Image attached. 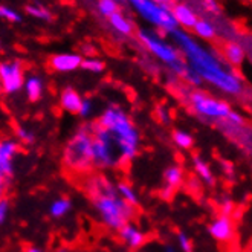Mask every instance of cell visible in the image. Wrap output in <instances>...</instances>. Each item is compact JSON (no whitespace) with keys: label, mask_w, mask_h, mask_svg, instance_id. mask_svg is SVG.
Masks as SVG:
<instances>
[{"label":"cell","mask_w":252,"mask_h":252,"mask_svg":"<svg viewBox=\"0 0 252 252\" xmlns=\"http://www.w3.org/2000/svg\"><path fill=\"white\" fill-rule=\"evenodd\" d=\"M171 37L185 55L187 64L197 73L202 81H208L221 92L234 96L243 92V80L234 70H229L211 51L200 46L188 32L176 29L171 32Z\"/></svg>","instance_id":"obj_1"},{"label":"cell","mask_w":252,"mask_h":252,"mask_svg":"<svg viewBox=\"0 0 252 252\" xmlns=\"http://www.w3.org/2000/svg\"><path fill=\"white\" fill-rule=\"evenodd\" d=\"M87 191L102 223L113 231H120L135 216V206H130L118 194L116 187L102 176L91 177Z\"/></svg>","instance_id":"obj_2"},{"label":"cell","mask_w":252,"mask_h":252,"mask_svg":"<svg viewBox=\"0 0 252 252\" xmlns=\"http://www.w3.org/2000/svg\"><path fill=\"white\" fill-rule=\"evenodd\" d=\"M110 135L116 150L120 152L124 162L131 160L138 155L139 148V133L131 123L130 116L120 107L110 106L101 113L96 121Z\"/></svg>","instance_id":"obj_3"},{"label":"cell","mask_w":252,"mask_h":252,"mask_svg":"<svg viewBox=\"0 0 252 252\" xmlns=\"http://www.w3.org/2000/svg\"><path fill=\"white\" fill-rule=\"evenodd\" d=\"M92 126L87 123L73 135L64 147L63 164L75 173H86L94 167L92 162Z\"/></svg>","instance_id":"obj_4"},{"label":"cell","mask_w":252,"mask_h":252,"mask_svg":"<svg viewBox=\"0 0 252 252\" xmlns=\"http://www.w3.org/2000/svg\"><path fill=\"white\" fill-rule=\"evenodd\" d=\"M92 162L96 168L118 167L124 162L107 130L98 123L92 126Z\"/></svg>","instance_id":"obj_5"},{"label":"cell","mask_w":252,"mask_h":252,"mask_svg":"<svg viewBox=\"0 0 252 252\" xmlns=\"http://www.w3.org/2000/svg\"><path fill=\"white\" fill-rule=\"evenodd\" d=\"M127 2L144 20L158 26L164 32L171 34L177 29V23L173 19L171 8L168 5H158L152 0H127Z\"/></svg>","instance_id":"obj_6"},{"label":"cell","mask_w":252,"mask_h":252,"mask_svg":"<svg viewBox=\"0 0 252 252\" xmlns=\"http://www.w3.org/2000/svg\"><path fill=\"white\" fill-rule=\"evenodd\" d=\"M189 106L199 116L206 118L211 121H223L228 118V115L232 112L231 106L223 99H217L210 95H206L205 92L194 91L191 92L188 96Z\"/></svg>","instance_id":"obj_7"},{"label":"cell","mask_w":252,"mask_h":252,"mask_svg":"<svg viewBox=\"0 0 252 252\" xmlns=\"http://www.w3.org/2000/svg\"><path fill=\"white\" fill-rule=\"evenodd\" d=\"M138 38L141 40V43L148 51H150L156 58H159L162 63H165L168 67L173 66L174 63H177L179 60H182L181 54L177 52L171 44L165 43L164 40L159 38L156 34H153L150 31L141 29V31L138 32Z\"/></svg>","instance_id":"obj_8"},{"label":"cell","mask_w":252,"mask_h":252,"mask_svg":"<svg viewBox=\"0 0 252 252\" xmlns=\"http://www.w3.org/2000/svg\"><path fill=\"white\" fill-rule=\"evenodd\" d=\"M0 81L2 92L17 94L25 84L23 66L20 62H2L0 63Z\"/></svg>","instance_id":"obj_9"},{"label":"cell","mask_w":252,"mask_h":252,"mask_svg":"<svg viewBox=\"0 0 252 252\" xmlns=\"http://www.w3.org/2000/svg\"><path fill=\"white\" fill-rule=\"evenodd\" d=\"M19 152V145L16 141H0V176L3 177H9L14 173V167H12V162L14 158H16Z\"/></svg>","instance_id":"obj_10"},{"label":"cell","mask_w":252,"mask_h":252,"mask_svg":"<svg viewBox=\"0 0 252 252\" xmlns=\"http://www.w3.org/2000/svg\"><path fill=\"white\" fill-rule=\"evenodd\" d=\"M208 231L217 242H229L234 237V223L231 217L219 216L210 223Z\"/></svg>","instance_id":"obj_11"},{"label":"cell","mask_w":252,"mask_h":252,"mask_svg":"<svg viewBox=\"0 0 252 252\" xmlns=\"http://www.w3.org/2000/svg\"><path fill=\"white\" fill-rule=\"evenodd\" d=\"M83 57L80 54H57L51 57L49 64L57 72H72L81 66Z\"/></svg>","instance_id":"obj_12"},{"label":"cell","mask_w":252,"mask_h":252,"mask_svg":"<svg viewBox=\"0 0 252 252\" xmlns=\"http://www.w3.org/2000/svg\"><path fill=\"white\" fill-rule=\"evenodd\" d=\"M171 14H173V19L177 23V28L184 26L187 29H192L196 25V22L199 20L197 14L192 11L188 5L185 3H177L171 8Z\"/></svg>","instance_id":"obj_13"},{"label":"cell","mask_w":252,"mask_h":252,"mask_svg":"<svg viewBox=\"0 0 252 252\" xmlns=\"http://www.w3.org/2000/svg\"><path fill=\"white\" fill-rule=\"evenodd\" d=\"M120 237L130 249H139L145 243V235L133 223H126L120 231Z\"/></svg>","instance_id":"obj_14"},{"label":"cell","mask_w":252,"mask_h":252,"mask_svg":"<svg viewBox=\"0 0 252 252\" xmlns=\"http://www.w3.org/2000/svg\"><path fill=\"white\" fill-rule=\"evenodd\" d=\"M81 102H83V98L80 96V94L75 89H72V87H66L60 95V106L63 110L69 113H78Z\"/></svg>","instance_id":"obj_15"},{"label":"cell","mask_w":252,"mask_h":252,"mask_svg":"<svg viewBox=\"0 0 252 252\" xmlns=\"http://www.w3.org/2000/svg\"><path fill=\"white\" fill-rule=\"evenodd\" d=\"M25 92L29 101L37 102L43 95V81L37 75H31L25 80Z\"/></svg>","instance_id":"obj_16"},{"label":"cell","mask_w":252,"mask_h":252,"mask_svg":"<svg viewBox=\"0 0 252 252\" xmlns=\"http://www.w3.org/2000/svg\"><path fill=\"white\" fill-rule=\"evenodd\" d=\"M225 57L226 62L232 66H240L245 62V49L240 43L229 41L225 46Z\"/></svg>","instance_id":"obj_17"},{"label":"cell","mask_w":252,"mask_h":252,"mask_svg":"<svg viewBox=\"0 0 252 252\" xmlns=\"http://www.w3.org/2000/svg\"><path fill=\"white\" fill-rule=\"evenodd\" d=\"M109 22L112 25V28L115 29L116 32H120L121 35H130L133 32V25L131 22L124 16L123 12H115L109 17Z\"/></svg>","instance_id":"obj_18"},{"label":"cell","mask_w":252,"mask_h":252,"mask_svg":"<svg viewBox=\"0 0 252 252\" xmlns=\"http://www.w3.org/2000/svg\"><path fill=\"white\" fill-rule=\"evenodd\" d=\"M192 165H194V170L197 173V176L200 177V179L205 182V184H208V185H214L216 184V179H214V174L210 168V165L206 164V162L199 158V156H194L192 158Z\"/></svg>","instance_id":"obj_19"},{"label":"cell","mask_w":252,"mask_h":252,"mask_svg":"<svg viewBox=\"0 0 252 252\" xmlns=\"http://www.w3.org/2000/svg\"><path fill=\"white\" fill-rule=\"evenodd\" d=\"M164 181L167 187L176 189L184 182V170L181 167H168L164 173Z\"/></svg>","instance_id":"obj_20"},{"label":"cell","mask_w":252,"mask_h":252,"mask_svg":"<svg viewBox=\"0 0 252 252\" xmlns=\"http://www.w3.org/2000/svg\"><path fill=\"white\" fill-rule=\"evenodd\" d=\"M192 31L196 32V35H199L200 38L203 40H213L216 37V29H214V25L208 20H203V19H199L192 28Z\"/></svg>","instance_id":"obj_21"},{"label":"cell","mask_w":252,"mask_h":252,"mask_svg":"<svg viewBox=\"0 0 252 252\" xmlns=\"http://www.w3.org/2000/svg\"><path fill=\"white\" fill-rule=\"evenodd\" d=\"M116 191H118V194H120V197L127 202L130 206H136L139 203V199H138V194H136V191L133 189L126 182H121V184H118L116 185Z\"/></svg>","instance_id":"obj_22"},{"label":"cell","mask_w":252,"mask_h":252,"mask_svg":"<svg viewBox=\"0 0 252 252\" xmlns=\"http://www.w3.org/2000/svg\"><path fill=\"white\" fill-rule=\"evenodd\" d=\"M70 208H72V202L66 197H60L52 202L49 213L54 219H62L70 211Z\"/></svg>","instance_id":"obj_23"},{"label":"cell","mask_w":252,"mask_h":252,"mask_svg":"<svg viewBox=\"0 0 252 252\" xmlns=\"http://www.w3.org/2000/svg\"><path fill=\"white\" fill-rule=\"evenodd\" d=\"M171 138H173V142L179 148H182V150H188V148H191L192 144H194L192 136L189 135V133L184 131V130H174Z\"/></svg>","instance_id":"obj_24"},{"label":"cell","mask_w":252,"mask_h":252,"mask_svg":"<svg viewBox=\"0 0 252 252\" xmlns=\"http://www.w3.org/2000/svg\"><path fill=\"white\" fill-rule=\"evenodd\" d=\"M80 67H83L84 70L92 72V73H101L106 69V64L102 60H99V58H83Z\"/></svg>","instance_id":"obj_25"},{"label":"cell","mask_w":252,"mask_h":252,"mask_svg":"<svg viewBox=\"0 0 252 252\" xmlns=\"http://www.w3.org/2000/svg\"><path fill=\"white\" fill-rule=\"evenodd\" d=\"M26 12L29 14V16L32 17H37L40 20H49L51 19V12L49 9H46L44 6H41L40 3H31L26 6Z\"/></svg>","instance_id":"obj_26"},{"label":"cell","mask_w":252,"mask_h":252,"mask_svg":"<svg viewBox=\"0 0 252 252\" xmlns=\"http://www.w3.org/2000/svg\"><path fill=\"white\" fill-rule=\"evenodd\" d=\"M98 11L104 17L109 19L112 14L120 11V5H118L116 2H113V0H98Z\"/></svg>","instance_id":"obj_27"},{"label":"cell","mask_w":252,"mask_h":252,"mask_svg":"<svg viewBox=\"0 0 252 252\" xmlns=\"http://www.w3.org/2000/svg\"><path fill=\"white\" fill-rule=\"evenodd\" d=\"M16 136H17L19 142H22L25 145H32L35 141L34 133L31 130L25 128V127H16Z\"/></svg>","instance_id":"obj_28"},{"label":"cell","mask_w":252,"mask_h":252,"mask_svg":"<svg viewBox=\"0 0 252 252\" xmlns=\"http://www.w3.org/2000/svg\"><path fill=\"white\" fill-rule=\"evenodd\" d=\"M0 17L11 22V23H20L22 22V16L16 9L3 6V5H0Z\"/></svg>","instance_id":"obj_29"},{"label":"cell","mask_w":252,"mask_h":252,"mask_svg":"<svg viewBox=\"0 0 252 252\" xmlns=\"http://www.w3.org/2000/svg\"><path fill=\"white\" fill-rule=\"evenodd\" d=\"M188 84H191V86H200L202 84V80H200V77L197 75V73L192 70L189 66H188V69H187V72H185V75L182 77Z\"/></svg>","instance_id":"obj_30"},{"label":"cell","mask_w":252,"mask_h":252,"mask_svg":"<svg viewBox=\"0 0 252 252\" xmlns=\"http://www.w3.org/2000/svg\"><path fill=\"white\" fill-rule=\"evenodd\" d=\"M177 242H179V246L184 252H192V243L189 240V237L185 232H179L177 234Z\"/></svg>","instance_id":"obj_31"},{"label":"cell","mask_w":252,"mask_h":252,"mask_svg":"<svg viewBox=\"0 0 252 252\" xmlns=\"http://www.w3.org/2000/svg\"><path fill=\"white\" fill-rule=\"evenodd\" d=\"M92 110H94V102L91 101V99H83V102H81V107H80V112H78V115L80 116H83V118H89L92 115Z\"/></svg>","instance_id":"obj_32"},{"label":"cell","mask_w":252,"mask_h":252,"mask_svg":"<svg viewBox=\"0 0 252 252\" xmlns=\"http://www.w3.org/2000/svg\"><path fill=\"white\" fill-rule=\"evenodd\" d=\"M234 213V203L229 199H223L220 203V216L231 217Z\"/></svg>","instance_id":"obj_33"},{"label":"cell","mask_w":252,"mask_h":252,"mask_svg":"<svg viewBox=\"0 0 252 252\" xmlns=\"http://www.w3.org/2000/svg\"><path fill=\"white\" fill-rule=\"evenodd\" d=\"M8 214H9V202L5 197V199L0 200V225H3L6 221Z\"/></svg>","instance_id":"obj_34"},{"label":"cell","mask_w":252,"mask_h":252,"mask_svg":"<svg viewBox=\"0 0 252 252\" xmlns=\"http://www.w3.org/2000/svg\"><path fill=\"white\" fill-rule=\"evenodd\" d=\"M156 113H158V120L162 123V124H170V112L164 107V106H158V109H156Z\"/></svg>","instance_id":"obj_35"},{"label":"cell","mask_w":252,"mask_h":252,"mask_svg":"<svg viewBox=\"0 0 252 252\" xmlns=\"http://www.w3.org/2000/svg\"><path fill=\"white\" fill-rule=\"evenodd\" d=\"M202 5L211 14H219V11H220V5L217 0H202Z\"/></svg>","instance_id":"obj_36"},{"label":"cell","mask_w":252,"mask_h":252,"mask_svg":"<svg viewBox=\"0 0 252 252\" xmlns=\"http://www.w3.org/2000/svg\"><path fill=\"white\" fill-rule=\"evenodd\" d=\"M8 177H3V176H0V200L5 199V194H6V191H8Z\"/></svg>","instance_id":"obj_37"},{"label":"cell","mask_w":252,"mask_h":252,"mask_svg":"<svg viewBox=\"0 0 252 252\" xmlns=\"http://www.w3.org/2000/svg\"><path fill=\"white\" fill-rule=\"evenodd\" d=\"M152 2L158 3V5H168L170 0H152Z\"/></svg>","instance_id":"obj_38"},{"label":"cell","mask_w":252,"mask_h":252,"mask_svg":"<svg viewBox=\"0 0 252 252\" xmlns=\"http://www.w3.org/2000/svg\"><path fill=\"white\" fill-rule=\"evenodd\" d=\"M26 252H43V251L40 248H28Z\"/></svg>","instance_id":"obj_39"},{"label":"cell","mask_w":252,"mask_h":252,"mask_svg":"<svg viewBox=\"0 0 252 252\" xmlns=\"http://www.w3.org/2000/svg\"><path fill=\"white\" fill-rule=\"evenodd\" d=\"M165 252H176V251H174L171 246H167V248H165Z\"/></svg>","instance_id":"obj_40"},{"label":"cell","mask_w":252,"mask_h":252,"mask_svg":"<svg viewBox=\"0 0 252 252\" xmlns=\"http://www.w3.org/2000/svg\"><path fill=\"white\" fill-rule=\"evenodd\" d=\"M113 2H116V3H118V5H120V3H121V2H126V0H113Z\"/></svg>","instance_id":"obj_41"},{"label":"cell","mask_w":252,"mask_h":252,"mask_svg":"<svg viewBox=\"0 0 252 252\" xmlns=\"http://www.w3.org/2000/svg\"><path fill=\"white\" fill-rule=\"evenodd\" d=\"M57 252H69V251H67V249H58Z\"/></svg>","instance_id":"obj_42"},{"label":"cell","mask_w":252,"mask_h":252,"mask_svg":"<svg viewBox=\"0 0 252 252\" xmlns=\"http://www.w3.org/2000/svg\"><path fill=\"white\" fill-rule=\"evenodd\" d=\"M0 92H2V81H0Z\"/></svg>","instance_id":"obj_43"}]
</instances>
